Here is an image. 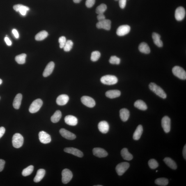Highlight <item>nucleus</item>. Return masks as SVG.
<instances>
[{
    "mask_svg": "<svg viewBox=\"0 0 186 186\" xmlns=\"http://www.w3.org/2000/svg\"><path fill=\"white\" fill-rule=\"evenodd\" d=\"M149 87L151 91L161 98L163 99H166V94L164 90L155 83H151L149 85Z\"/></svg>",
    "mask_w": 186,
    "mask_h": 186,
    "instance_id": "f257e3e1",
    "label": "nucleus"
},
{
    "mask_svg": "<svg viewBox=\"0 0 186 186\" xmlns=\"http://www.w3.org/2000/svg\"><path fill=\"white\" fill-rule=\"evenodd\" d=\"M100 81L103 84L112 85L116 84L118 82V79L114 76L107 75L101 78Z\"/></svg>",
    "mask_w": 186,
    "mask_h": 186,
    "instance_id": "f03ea898",
    "label": "nucleus"
},
{
    "mask_svg": "<svg viewBox=\"0 0 186 186\" xmlns=\"http://www.w3.org/2000/svg\"><path fill=\"white\" fill-rule=\"evenodd\" d=\"M24 138L21 134L16 133L14 134L12 138V144L14 148H19L23 144Z\"/></svg>",
    "mask_w": 186,
    "mask_h": 186,
    "instance_id": "7ed1b4c3",
    "label": "nucleus"
},
{
    "mask_svg": "<svg viewBox=\"0 0 186 186\" xmlns=\"http://www.w3.org/2000/svg\"><path fill=\"white\" fill-rule=\"evenodd\" d=\"M172 71L174 75L179 78L182 80L186 79V72L181 67L175 66L173 68Z\"/></svg>",
    "mask_w": 186,
    "mask_h": 186,
    "instance_id": "20e7f679",
    "label": "nucleus"
},
{
    "mask_svg": "<svg viewBox=\"0 0 186 186\" xmlns=\"http://www.w3.org/2000/svg\"><path fill=\"white\" fill-rule=\"evenodd\" d=\"M43 104L41 99H38L34 100L30 106L29 111L31 113H35L40 110Z\"/></svg>",
    "mask_w": 186,
    "mask_h": 186,
    "instance_id": "39448f33",
    "label": "nucleus"
},
{
    "mask_svg": "<svg viewBox=\"0 0 186 186\" xmlns=\"http://www.w3.org/2000/svg\"><path fill=\"white\" fill-rule=\"evenodd\" d=\"M62 181L64 184H67L72 180L73 174L70 170L68 169H64L62 172Z\"/></svg>",
    "mask_w": 186,
    "mask_h": 186,
    "instance_id": "423d86ee",
    "label": "nucleus"
},
{
    "mask_svg": "<svg viewBox=\"0 0 186 186\" xmlns=\"http://www.w3.org/2000/svg\"><path fill=\"white\" fill-rule=\"evenodd\" d=\"M129 166L130 164L127 162H123L119 164L116 168L118 174L120 176L123 175L128 169Z\"/></svg>",
    "mask_w": 186,
    "mask_h": 186,
    "instance_id": "0eeeda50",
    "label": "nucleus"
},
{
    "mask_svg": "<svg viewBox=\"0 0 186 186\" xmlns=\"http://www.w3.org/2000/svg\"><path fill=\"white\" fill-rule=\"evenodd\" d=\"M161 125L164 132L169 133L171 129V120L169 117L166 116L163 117L161 121Z\"/></svg>",
    "mask_w": 186,
    "mask_h": 186,
    "instance_id": "6e6552de",
    "label": "nucleus"
},
{
    "mask_svg": "<svg viewBox=\"0 0 186 186\" xmlns=\"http://www.w3.org/2000/svg\"><path fill=\"white\" fill-rule=\"evenodd\" d=\"M96 27L98 29H103L107 31L110 30L111 27V21L109 19H104L97 23Z\"/></svg>",
    "mask_w": 186,
    "mask_h": 186,
    "instance_id": "1a4fd4ad",
    "label": "nucleus"
},
{
    "mask_svg": "<svg viewBox=\"0 0 186 186\" xmlns=\"http://www.w3.org/2000/svg\"><path fill=\"white\" fill-rule=\"evenodd\" d=\"M81 102L85 106L89 108H93L95 105V102L91 97L84 96L81 97Z\"/></svg>",
    "mask_w": 186,
    "mask_h": 186,
    "instance_id": "9d476101",
    "label": "nucleus"
},
{
    "mask_svg": "<svg viewBox=\"0 0 186 186\" xmlns=\"http://www.w3.org/2000/svg\"><path fill=\"white\" fill-rule=\"evenodd\" d=\"M186 14L185 9L183 7H179L175 10V17L178 21H181L185 18Z\"/></svg>",
    "mask_w": 186,
    "mask_h": 186,
    "instance_id": "9b49d317",
    "label": "nucleus"
},
{
    "mask_svg": "<svg viewBox=\"0 0 186 186\" xmlns=\"http://www.w3.org/2000/svg\"><path fill=\"white\" fill-rule=\"evenodd\" d=\"M131 28L128 25H123L119 27L117 31V34L119 36H122L128 34Z\"/></svg>",
    "mask_w": 186,
    "mask_h": 186,
    "instance_id": "f8f14e48",
    "label": "nucleus"
},
{
    "mask_svg": "<svg viewBox=\"0 0 186 186\" xmlns=\"http://www.w3.org/2000/svg\"><path fill=\"white\" fill-rule=\"evenodd\" d=\"M39 137L40 142L44 144H47L51 141L50 136L44 131H41L39 133Z\"/></svg>",
    "mask_w": 186,
    "mask_h": 186,
    "instance_id": "ddd939ff",
    "label": "nucleus"
},
{
    "mask_svg": "<svg viewBox=\"0 0 186 186\" xmlns=\"http://www.w3.org/2000/svg\"><path fill=\"white\" fill-rule=\"evenodd\" d=\"M13 8L16 12H19L21 15L24 16H25L27 11L29 10V8L28 7L21 4L14 5Z\"/></svg>",
    "mask_w": 186,
    "mask_h": 186,
    "instance_id": "4468645a",
    "label": "nucleus"
},
{
    "mask_svg": "<svg viewBox=\"0 0 186 186\" xmlns=\"http://www.w3.org/2000/svg\"><path fill=\"white\" fill-rule=\"evenodd\" d=\"M59 132L61 136L65 139L69 140H73L76 139V136L75 134L66 129H61L60 130Z\"/></svg>",
    "mask_w": 186,
    "mask_h": 186,
    "instance_id": "2eb2a0df",
    "label": "nucleus"
},
{
    "mask_svg": "<svg viewBox=\"0 0 186 186\" xmlns=\"http://www.w3.org/2000/svg\"><path fill=\"white\" fill-rule=\"evenodd\" d=\"M66 153L72 154V155L77 157H83V153L82 152L78 149L74 148H66L64 150Z\"/></svg>",
    "mask_w": 186,
    "mask_h": 186,
    "instance_id": "dca6fc26",
    "label": "nucleus"
},
{
    "mask_svg": "<svg viewBox=\"0 0 186 186\" xmlns=\"http://www.w3.org/2000/svg\"><path fill=\"white\" fill-rule=\"evenodd\" d=\"M93 153L95 156L102 158L107 156L108 153L105 150L103 149L95 148L93 150Z\"/></svg>",
    "mask_w": 186,
    "mask_h": 186,
    "instance_id": "f3484780",
    "label": "nucleus"
},
{
    "mask_svg": "<svg viewBox=\"0 0 186 186\" xmlns=\"http://www.w3.org/2000/svg\"><path fill=\"white\" fill-rule=\"evenodd\" d=\"M55 68V63L54 62H50L47 65L44 70L43 76L44 77H48L52 74Z\"/></svg>",
    "mask_w": 186,
    "mask_h": 186,
    "instance_id": "a211bd4d",
    "label": "nucleus"
},
{
    "mask_svg": "<svg viewBox=\"0 0 186 186\" xmlns=\"http://www.w3.org/2000/svg\"><path fill=\"white\" fill-rule=\"evenodd\" d=\"M98 129L100 132L105 134L108 132L109 125L107 121H103L100 122L98 125Z\"/></svg>",
    "mask_w": 186,
    "mask_h": 186,
    "instance_id": "6ab92c4d",
    "label": "nucleus"
},
{
    "mask_svg": "<svg viewBox=\"0 0 186 186\" xmlns=\"http://www.w3.org/2000/svg\"><path fill=\"white\" fill-rule=\"evenodd\" d=\"M69 97L68 95L65 94L61 95L58 97L56 100V103L58 105H65L68 102Z\"/></svg>",
    "mask_w": 186,
    "mask_h": 186,
    "instance_id": "aec40b11",
    "label": "nucleus"
},
{
    "mask_svg": "<svg viewBox=\"0 0 186 186\" xmlns=\"http://www.w3.org/2000/svg\"><path fill=\"white\" fill-rule=\"evenodd\" d=\"M65 121L67 125L71 126H75L78 123L77 118L72 115H68L65 117Z\"/></svg>",
    "mask_w": 186,
    "mask_h": 186,
    "instance_id": "412c9836",
    "label": "nucleus"
},
{
    "mask_svg": "<svg viewBox=\"0 0 186 186\" xmlns=\"http://www.w3.org/2000/svg\"><path fill=\"white\" fill-rule=\"evenodd\" d=\"M121 95V92L117 90H110L106 92V96L110 99H113L119 97Z\"/></svg>",
    "mask_w": 186,
    "mask_h": 186,
    "instance_id": "4be33fe9",
    "label": "nucleus"
},
{
    "mask_svg": "<svg viewBox=\"0 0 186 186\" xmlns=\"http://www.w3.org/2000/svg\"><path fill=\"white\" fill-rule=\"evenodd\" d=\"M120 116L122 121H127L130 116V112L127 109H122L120 111Z\"/></svg>",
    "mask_w": 186,
    "mask_h": 186,
    "instance_id": "5701e85b",
    "label": "nucleus"
},
{
    "mask_svg": "<svg viewBox=\"0 0 186 186\" xmlns=\"http://www.w3.org/2000/svg\"><path fill=\"white\" fill-rule=\"evenodd\" d=\"M22 99V95L21 94L18 93L16 95L13 103V106L14 108L18 109L20 108Z\"/></svg>",
    "mask_w": 186,
    "mask_h": 186,
    "instance_id": "b1692460",
    "label": "nucleus"
},
{
    "mask_svg": "<svg viewBox=\"0 0 186 186\" xmlns=\"http://www.w3.org/2000/svg\"><path fill=\"white\" fill-rule=\"evenodd\" d=\"M152 38L153 40L154 43L159 47L163 46V42L160 40L161 36L158 33H153L152 35Z\"/></svg>",
    "mask_w": 186,
    "mask_h": 186,
    "instance_id": "393cba45",
    "label": "nucleus"
},
{
    "mask_svg": "<svg viewBox=\"0 0 186 186\" xmlns=\"http://www.w3.org/2000/svg\"><path fill=\"white\" fill-rule=\"evenodd\" d=\"M143 131V129L142 125H138L134 134L133 136L134 139L135 140H139L141 138Z\"/></svg>",
    "mask_w": 186,
    "mask_h": 186,
    "instance_id": "a878e982",
    "label": "nucleus"
},
{
    "mask_svg": "<svg viewBox=\"0 0 186 186\" xmlns=\"http://www.w3.org/2000/svg\"><path fill=\"white\" fill-rule=\"evenodd\" d=\"M45 170L43 169H40L37 171L36 176L34 178V181L36 183L40 182L44 178L45 174Z\"/></svg>",
    "mask_w": 186,
    "mask_h": 186,
    "instance_id": "bb28decb",
    "label": "nucleus"
},
{
    "mask_svg": "<svg viewBox=\"0 0 186 186\" xmlns=\"http://www.w3.org/2000/svg\"><path fill=\"white\" fill-rule=\"evenodd\" d=\"M121 153L123 158L126 160L130 161L133 158L132 155L129 153L127 148H123L121 151Z\"/></svg>",
    "mask_w": 186,
    "mask_h": 186,
    "instance_id": "cd10ccee",
    "label": "nucleus"
},
{
    "mask_svg": "<svg viewBox=\"0 0 186 186\" xmlns=\"http://www.w3.org/2000/svg\"><path fill=\"white\" fill-rule=\"evenodd\" d=\"M139 49L140 52L145 54H149L150 52V49L148 44L143 42L140 44Z\"/></svg>",
    "mask_w": 186,
    "mask_h": 186,
    "instance_id": "c85d7f7f",
    "label": "nucleus"
},
{
    "mask_svg": "<svg viewBox=\"0 0 186 186\" xmlns=\"http://www.w3.org/2000/svg\"><path fill=\"white\" fill-rule=\"evenodd\" d=\"M164 161L167 165L173 170H176L177 166L176 163L172 159L169 157H166L164 159Z\"/></svg>",
    "mask_w": 186,
    "mask_h": 186,
    "instance_id": "c756f323",
    "label": "nucleus"
},
{
    "mask_svg": "<svg viewBox=\"0 0 186 186\" xmlns=\"http://www.w3.org/2000/svg\"><path fill=\"white\" fill-rule=\"evenodd\" d=\"M134 106L138 109L141 110H146L147 109V106L143 101L138 100L134 103Z\"/></svg>",
    "mask_w": 186,
    "mask_h": 186,
    "instance_id": "7c9ffc66",
    "label": "nucleus"
},
{
    "mask_svg": "<svg viewBox=\"0 0 186 186\" xmlns=\"http://www.w3.org/2000/svg\"><path fill=\"white\" fill-rule=\"evenodd\" d=\"M62 114L61 112L59 110L56 111L52 117H51V121L53 123H57L61 118Z\"/></svg>",
    "mask_w": 186,
    "mask_h": 186,
    "instance_id": "2f4dec72",
    "label": "nucleus"
},
{
    "mask_svg": "<svg viewBox=\"0 0 186 186\" xmlns=\"http://www.w3.org/2000/svg\"><path fill=\"white\" fill-rule=\"evenodd\" d=\"M48 36V33L43 31L40 32L36 35L35 39L37 41H41L45 39Z\"/></svg>",
    "mask_w": 186,
    "mask_h": 186,
    "instance_id": "473e14b6",
    "label": "nucleus"
},
{
    "mask_svg": "<svg viewBox=\"0 0 186 186\" xmlns=\"http://www.w3.org/2000/svg\"><path fill=\"white\" fill-rule=\"evenodd\" d=\"M27 55L25 54H22L16 57L15 61L19 64H23L25 63Z\"/></svg>",
    "mask_w": 186,
    "mask_h": 186,
    "instance_id": "72a5a7b5",
    "label": "nucleus"
},
{
    "mask_svg": "<svg viewBox=\"0 0 186 186\" xmlns=\"http://www.w3.org/2000/svg\"><path fill=\"white\" fill-rule=\"evenodd\" d=\"M169 181L168 179L165 178H160L155 180V183L156 185L162 186H165L168 185Z\"/></svg>",
    "mask_w": 186,
    "mask_h": 186,
    "instance_id": "f704fd0d",
    "label": "nucleus"
},
{
    "mask_svg": "<svg viewBox=\"0 0 186 186\" xmlns=\"http://www.w3.org/2000/svg\"><path fill=\"white\" fill-rule=\"evenodd\" d=\"M33 169H34V167L33 166L31 165L28 166V167L25 168L23 170L22 172V175L24 176H28L33 172Z\"/></svg>",
    "mask_w": 186,
    "mask_h": 186,
    "instance_id": "c9c22d12",
    "label": "nucleus"
},
{
    "mask_svg": "<svg viewBox=\"0 0 186 186\" xmlns=\"http://www.w3.org/2000/svg\"><path fill=\"white\" fill-rule=\"evenodd\" d=\"M107 9V5L104 3H102L97 7L96 10V13L98 14H104V12Z\"/></svg>",
    "mask_w": 186,
    "mask_h": 186,
    "instance_id": "e433bc0d",
    "label": "nucleus"
},
{
    "mask_svg": "<svg viewBox=\"0 0 186 186\" xmlns=\"http://www.w3.org/2000/svg\"><path fill=\"white\" fill-rule=\"evenodd\" d=\"M73 42L71 40L67 41L64 47H63L64 50L65 52H69L71 50L73 46Z\"/></svg>",
    "mask_w": 186,
    "mask_h": 186,
    "instance_id": "4c0bfd02",
    "label": "nucleus"
},
{
    "mask_svg": "<svg viewBox=\"0 0 186 186\" xmlns=\"http://www.w3.org/2000/svg\"><path fill=\"white\" fill-rule=\"evenodd\" d=\"M101 56L100 53L98 51H94L91 53V60L93 62L98 61Z\"/></svg>",
    "mask_w": 186,
    "mask_h": 186,
    "instance_id": "58836bf2",
    "label": "nucleus"
},
{
    "mask_svg": "<svg viewBox=\"0 0 186 186\" xmlns=\"http://www.w3.org/2000/svg\"><path fill=\"white\" fill-rule=\"evenodd\" d=\"M148 164L149 167L152 169H155L159 166L158 163L155 159H151L148 162Z\"/></svg>",
    "mask_w": 186,
    "mask_h": 186,
    "instance_id": "ea45409f",
    "label": "nucleus"
},
{
    "mask_svg": "<svg viewBox=\"0 0 186 186\" xmlns=\"http://www.w3.org/2000/svg\"><path fill=\"white\" fill-rule=\"evenodd\" d=\"M109 61L112 64L119 65L120 63V59L116 56H112Z\"/></svg>",
    "mask_w": 186,
    "mask_h": 186,
    "instance_id": "a19ab883",
    "label": "nucleus"
},
{
    "mask_svg": "<svg viewBox=\"0 0 186 186\" xmlns=\"http://www.w3.org/2000/svg\"><path fill=\"white\" fill-rule=\"evenodd\" d=\"M67 42L66 38L64 36L60 37L59 39V42L60 44V47L61 48H63Z\"/></svg>",
    "mask_w": 186,
    "mask_h": 186,
    "instance_id": "79ce46f5",
    "label": "nucleus"
},
{
    "mask_svg": "<svg viewBox=\"0 0 186 186\" xmlns=\"http://www.w3.org/2000/svg\"><path fill=\"white\" fill-rule=\"evenodd\" d=\"M95 0H86V5L88 8H91L94 5Z\"/></svg>",
    "mask_w": 186,
    "mask_h": 186,
    "instance_id": "37998d69",
    "label": "nucleus"
},
{
    "mask_svg": "<svg viewBox=\"0 0 186 186\" xmlns=\"http://www.w3.org/2000/svg\"><path fill=\"white\" fill-rule=\"evenodd\" d=\"M127 0H119V4L120 7L123 9L125 7L126 5Z\"/></svg>",
    "mask_w": 186,
    "mask_h": 186,
    "instance_id": "c03bdc74",
    "label": "nucleus"
},
{
    "mask_svg": "<svg viewBox=\"0 0 186 186\" xmlns=\"http://www.w3.org/2000/svg\"><path fill=\"white\" fill-rule=\"evenodd\" d=\"M5 164V161L3 159H0V172L3 170Z\"/></svg>",
    "mask_w": 186,
    "mask_h": 186,
    "instance_id": "a18cd8bd",
    "label": "nucleus"
},
{
    "mask_svg": "<svg viewBox=\"0 0 186 186\" xmlns=\"http://www.w3.org/2000/svg\"><path fill=\"white\" fill-rule=\"evenodd\" d=\"M97 16V18L98 19L99 22L104 20L106 19L105 16L104 15V14H98Z\"/></svg>",
    "mask_w": 186,
    "mask_h": 186,
    "instance_id": "49530a36",
    "label": "nucleus"
},
{
    "mask_svg": "<svg viewBox=\"0 0 186 186\" xmlns=\"http://www.w3.org/2000/svg\"><path fill=\"white\" fill-rule=\"evenodd\" d=\"M12 33L16 38L18 39L19 38V34L16 29H14L12 30Z\"/></svg>",
    "mask_w": 186,
    "mask_h": 186,
    "instance_id": "de8ad7c7",
    "label": "nucleus"
},
{
    "mask_svg": "<svg viewBox=\"0 0 186 186\" xmlns=\"http://www.w3.org/2000/svg\"><path fill=\"white\" fill-rule=\"evenodd\" d=\"M4 40L7 45L8 46L12 45V42L10 40V39L9 38L7 37H5Z\"/></svg>",
    "mask_w": 186,
    "mask_h": 186,
    "instance_id": "09e8293b",
    "label": "nucleus"
},
{
    "mask_svg": "<svg viewBox=\"0 0 186 186\" xmlns=\"http://www.w3.org/2000/svg\"><path fill=\"white\" fill-rule=\"evenodd\" d=\"M5 132V129L4 127H0V138H1L4 134Z\"/></svg>",
    "mask_w": 186,
    "mask_h": 186,
    "instance_id": "8fccbe9b",
    "label": "nucleus"
},
{
    "mask_svg": "<svg viewBox=\"0 0 186 186\" xmlns=\"http://www.w3.org/2000/svg\"><path fill=\"white\" fill-rule=\"evenodd\" d=\"M183 156L184 158L186 160V145L184 146L183 150Z\"/></svg>",
    "mask_w": 186,
    "mask_h": 186,
    "instance_id": "3c124183",
    "label": "nucleus"
},
{
    "mask_svg": "<svg viewBox=\"0 0 186 186\" xmlns=\"http://www.w3.org/2000/svg\"><path fill=\"white\" fill-rule=\"evenodd\" d=\"M81 0H73V1L74 3H78L80 2Z\"/></svg>",
    "mask_w": 186,
    "mask_h": 186,
    "instance_id": "603ef678",
    "label": "nucleus"
},
{
    "mask_svg": "<svg viewBox=\"0 0 186 186\" xmlns=\"http://www.w3.org/2000/svg\"><path fill=\"white\" fill-rule=\"evenodd\" d=\"M2 80L1 79H0V85L2 84Z\"/></svg>",
    "mask_w": 186,
    "mask_h": 186,
    "instance_id": "864d4df0",
    "label": "nucleus"
},
{
    "mask_svg": "<svg viewBox=\"0 0 186 186\" xmlns=\"http://www.w3.org/2000/svg\"><path fill=\"white\" fill-rule=\"evenodd\" d=\"M158 172V171H156V172Z\"/></svg>",
    "mask_w": 186,
    "mask_h": 186,
    "instance_id": "5fc2aeb1",
    "label": "nucleus"
}]
</instances>
